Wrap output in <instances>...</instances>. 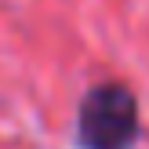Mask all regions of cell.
<instances>
[{"label":"cell","mask_w":149,"mask_h":149,"mask_svg":"<svg viewBox=\"0 0 149 149\" xmlns=\"http://www.w3.org/2000/svg\"><path fill=\"white\" fill-rule=\"evenodd\" d=\"M80 149H135L142 135L138 95L120 80H98L84 91L73 120Z\"/></svg>","instance_id":"1"}]
</instances>
